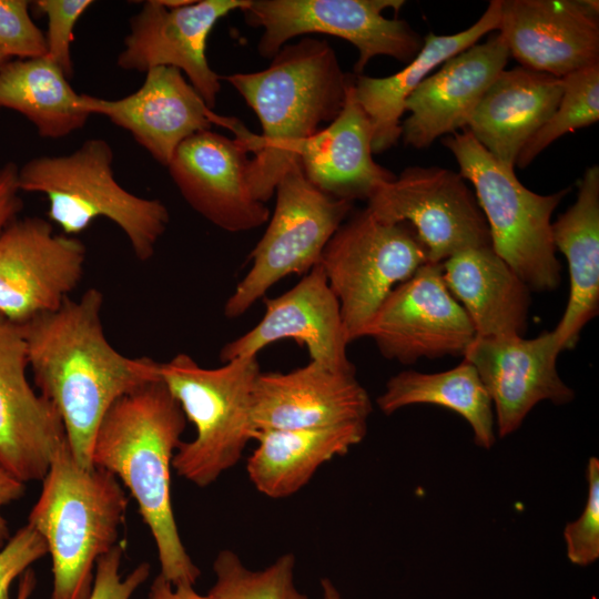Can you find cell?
I'll use <instances>...</instances> for the list:
<instances>
[{"mask_svg":"<svg viewBox=\"0 0 599 599\" xmlns=\"http://www.w3.org/2000/svg\"><path fill=\"white\" fill-rule=\"evenodd\" d=\"M267 227L250 253L252 265L224 304V315L237 318L288 275L309 272L353 203L315 187L294 162L282 175Z\"/></svg>","mask_w":599,"mask_h":599,"instance_id":"9c48e42d","label":"cell"},{"mask_svg":"<svg viewBox=\"0 0 599 599\" xmlns=\"http://www.w3.org/2000/svg\"><path fill=\"white\" fill-rule=\"evenodd\" d=\"M19 166L8 162L0 167V235L18 219L23 207L18 184Z\"/></svg>","mask_w":599,"mask_h":599,"instance_id":"74e56055","label":"cell"},{"mask_svg":"<svg viewBox=\"0 0 599 599\" xmlns=\"http://www.w3.org/2000/svg\"><path fill=\"white\" fill-rule=\"evenodd\" d=\"M588 496L579 518L566 525L564 539L569 561L587 567L599 559V459L587 464Z\"/></svg>","mask_w":599,"mask_h":599,"instance_id":"d6a6232c","label":"cell"},{"mask_svg":"<svg viewBox=\"0 0 599 599\" xmlns=\"http://www.w3.org/2000/svg\"><path fill=\"white\" fill-rule=\"evenodd\" d=\"M248 154L247 142L206 130L183 141L166 167L195 212L219 229L245 232L271 216L266 204L251 192Z\"/></svg>","mask_w":599,"mask_h":599,"instance_id":"2e32d148","label":"cell"},{"mask_svg":"<svg viewBox=\"0 0 599 599\" xmlns=\"http://www.w3.org/2000/svg\"><path fill=\"white\" fill-rule=\"evenodd\" d=\"M129 499L112 473L81 467L68 441L60 448L28 517L52 559L50 599H88L98 558L119 542Z\"/></svg>","mask_w":599,"mask_h":599,"instance_id":"277c9868","label":"cell"},{"mask_svg":"<svg viewBox=\"0 0 599 599\" xmlns=\"http://www.w3.org/2000/svg\"><path fill=\"white\" fill-rule=\"evenodd\" d=\"M560 101L546 123L521 149L516 166H528L554 141L599 120V64L561 78Z\"/></svg>","mask_w":599,"mask_h":599,"instance_id":"4dcf8cb0","label":"cell"},{"mask_svg":"<svg viewBox=\"0 0 599 599\" xmlns=\"http://www.w3.org/2000/svg\"><path fill=\"white\" fill-rule=\"evenodd\" d=\"M441 274L476 336H524L530 288L491 245L454 254L441 262Z\"/></svg>","mask_w":599,"mask_h":599,"instance_id":"d4e9b609","label":"cell"},{"mask_svg":"<svg viewBox=\"0 0 599 599\" xmlns=\"http://www.w3.org/2000/svg\"><path fill=\"white\" fill-rule=\"evenodd\" d=\"M37 585L35 573L32 569L26 570L19 579L16 599H30Z\"/></svg>","mask_w":599,"mask_h":599,"instance_id":"60d3db41","label":"cell"},{"mask_svg":"<svg viewBox=\"0 0 599 599\" xmlns=\"http://www.w3.org/2000/svg\"><path fill=\"white\" fill-rule=\"evenodd\" d=\"M560 352L552 331L529 339L475 336L467 346L463 358L476 368L493 402L500 438L516 432L539 402L573 399L557 370Z\"/></svg>","mask_w":599,"mask_h":599,"instance_id":"ac0fdd59","label":"cell"},{"mask_svg":"<svg viewBox=\"0 0 599 599\" xmlns=\"http://www.w3.org/2000/svg\"><path fill=\"white\" fill-rule=\"evenodd\" d=\"M500 0H491L471 27L451 35L429 32L417 55L407 65L388 77L355 75V98L367 115L372 130L373 153H382L402 136L405 102L429 73L449 58L463 52L490 31L498 30Z\"/></svg>","mask_w":599,"mask_h":599,"instance_id":"484cf974","label":"cell"},{"mask_svg":"<svg viewBox=\"0 0 599 599\" xmlns=\"http://www.w3.org/2000/svg\"><path fill=\"white\" fill-rule=\"evenodd\" d=\"M475 336L444 282L441 263L429 262L389 293L364 335L385 358L405 365L423 357L463 356Z\"/></svg>","mask_w":599,"mask_h":599,"instance_id":"7c38bea8","label":"cell"},{"mask_svg":"<svg viewBox=\"0 0 599 599\" xmlns=\"http://www.w3.org/2000/svg\"><path fill=\"white\" fill-rule=\"evenodd\" d=\"M186 422L159 378L113 403L92 449L93 466L112 473L136 501L155 544L160 573L174 586H194L201 576L180 537L171 500L172 461Z\"/></svg>","mask_w":599,"mask_h":599,"instance_id":"7a4b0ae2","label":"cell"},{"mask_svg":"<svg viewBox=\"0 0 599 599\" xmlns=\"http://www.w3.org/2000/svg\"><path fill=\"white\" fill-rule=\"evenodd\" d=\"M27 0H0V49L11 59L47 53L44 32L33 22Z\"/></svg>","mask_w":599,"mask_h":599,"instance_id":"e575fe53","label":"cell"},{"mask_svg":"<svg viewBox=\"0 0 599 599\" xmlns=\"http://www.w3.org/2000/svg\"><path fill=\"white\" fill-rule=\"evenodd\" d=\"M323 599H342L337 588L328 578L321 580Z\"/></svg>","mask_w":599,"mask_h":599,"instance_id":"b9f144b4","label":"cell"},{"mask_svg":"<svg viewBox=\"0 0 599 599\" xmlns=\"http://www.w3.org/2000/svg\"><path fill=\"white\" fill-rule=\"evenodd\" d=\"M85 245L42 217L14 220L0 235V314L17 324L58 309L80 284Z\"/></svg>","mask_w":599,"mask_h":599,"instance_id":"4fadbf2b","label":"cell"},{"mask_svg":"<svg viewBox=\"0 0 599 599\" xmlns=\"http://www.w3.org/2000/svg\"><path fill=\"white\" fill-rule=\"evenodd\" d=\"M354 77L343 71L332 45L315 38L285 44L262 71L221 75L262 125L247 167L257 201L272 199L301 143L338 115Z\"/></svg>","mask_w":599,"mask_h":599,"instance_id":"3957f363","label":"cell"},{"mask_svg":"<svg viewBox=\"0 0 599 599\" xmlns=\"http://www.w3.org/2000/svg\"><path fill=\"white\" fill-rule=\"evenodd\" d=\"M367 424L298 429H257L247 476L257 491L273 499L300 491L317 469L344 456L366 436Z\"/></svg>","mask_w":599,"mask_h":599,"instance_id":"83f0119b","label":"cell"},{"mask_svg":"<svg viewBox=\"0 0 599 599\" xmlns=\"http://www.w3.org/2000/svg\"><path fill=\"white\" fill-rule=\"evenodd\" d=\"M113 159L105 140L91 138L69 154L29 160L19 167L18 184L20 191L45 195L48 217L62 234L74 236L97 219H108L123 231L135 257L144 262L154 255L170 214L160 200L122 187L114 177Z\"/></svg>","mask_w":599,"mask_h":599,"instance_id":"5b68a950","label":"cell"},{"mask_svg":"<svg viewBox=\"0 0 599 599\" xmlns=\"http://www.w3.org/2000/svg\"><path fill=\"white\" fill-rule=\"evenodd\" d=\"M598 1L500 0L498 33L520 67L562 78L599 64Z\"/></svg>","mask_w":599,"mask_h":599,"instance_id":"d6986e66","label":"cell"},{"mask_svg":"<svg viewBox=\"0 0 599 599\" xmlns=\"http://www.w3.org/2000/svg\"><path fill=\"white\" fill-rule=\"evenodd\" d=\"M355 374L314 362L287 373L261 372L252 395L254 430L367 424L373 405Z\"/></svg>","mask_w":599,"mask_h":599,"instance_id":"44dd1931","label":"cell"},{"mask_svg":"<svg viewBox=\"0 0 599 599\" xmlns=\"http://www.w3.org/2000/svg\"><path fill=\"white\" fill-rule=\"evenodd\" d=\"M20 324L0 314V467L23 484L42 480L68 441L53 404L28 382Z\"/></svg>","mask_w":599,"mask_h":599,"instance_id":"e0dca14e","label":"cell"},{"mask_svg":"<svg viewBox=\"0 0 599 599\" xmlns=\"http://www.w3.org/2000/svg\"><path fill=\"white\" fill-rule=\"evenodd\" d=\"M561 94V78L524 67L505 69L466 129L499 163L515 170L521 149L554 113Z\"/></svg>","mask_w":599,"mask_h":599,"instance_id":"cb8c5ba5","label":"cell"},{"mask_svg":"<svg viewBox=\"0 0 599 599\" xmlns=\"http://www.w3.org/2000/svg\"><path fill=\"white\" fill-rule=\"evenodd\" d=\"M47 554L44 539L30 525L18 529L0 550V599H10L13 580Z\"/></svg>","mask_w":599,"mask_h":599,"instance_id":"8d00e7d4","label":"cell"},{"mask_svg":"<svg viewBox=\"0 0 599 599\" xmlns=\"http://www.w3.org/2000/svg\"><path fill=\"white\" fill-rule=\"evenodd\" d=\"M295 556H280L262 570L246 568L230 549L221 550L214 559L215 582L209 595L213 599H309L294 582Z\"/></svg>","mask_w":599,"mask_h":599,"instance_id":"1f68e13d","label":"cell"},{"mask_svg":"<svg viewBox=\"0 0 599 599\" xmlns=\"http://www.w3.org/2000/svg\"><path fill=\"white\" fill-rule=\"evenodd\" d=\"M508 48L499 33L446 60L405 102L409 115L402 122V139L415 149L466 129L483 95L506 69Z\"/></svg>","mask_w":599,"mask_h":599,"instance_id":"7402d4cb","label":"cell"},{"mask_svg":"<svg viewBox=\"0 0 599 599\" xmlns=\"http://www.w3.org/2000/svg\"><path fill=\"white\" fill-rule=\"evenodd\" d=\"M0 108L22 114L43 139L68 136L90 118L81 94L45 55L8 60L0 67Z\"/></svg>","mask_w":599,"mask_h":599,"instance_id":"f1b7e54d","label":"cell"},{"mask_svg":"<svg viewBox=\"0 0 599 599\" xmlns=\"http://www.w3.org/2000/svg\"><path fill=\"white\" fill-rule=\"evenodd\" d=\"M10 60V58L0 49V67Z\"/></svg>","mask_w":599,"mask_h":599,"instance_id":"7bdbcfd3","label":"cell"},{"mask_svg":"<svg viewBox=\"0 0 599 599\" xmlns=\"http://www.w3.org/2000/svg\"><path fill=\"white\" fill-rule=\"evenodd\" d=\"M318 263L352 343L364 337L389 293L428 263V255L408 223L384 222L366 207L337 229Z\"/></svg>","mask_w":599,"mask_h":599,"instance_id":"ba28073f","label":"cell"},{"mask_svg":"<svg viewBox=\"0 0 599 599\" xmlns=\"http://www.w3.org/2000/svg\"><path fill=\"white\" fill-rule=\"evenodd\" d=\"M93 4L91 0H37L31 6L45 16V57L69 78L73 75L71 43L74 28L81 16Z\"/></svg>","mask_w":599,"mask_h":599,"instance_id":"836d02e7","label":"cell"},{"mask_svg":"<svg viewBox=\"0 0 599 599\" xmlns=\"http://www.w3.org/2000/svg\"><path fill=\"white\" fill-rule=\"evenodd\" d=\"M367 202L377 219L408 223L426 247L429 263H441L469 247L491 245L476 196L457 172L408 166L379 185Z\"/></svg>","mask_w":599,"mask_h":599,"instance_id":"8fae6325","label":"cell"},{"mask_svg":"<svg viewBox=\"0 0 599 599\" xmlns=\"http://www.w3.org/2000/svg\"><path fill=\"white\" fill-rule=\"evenodd\" d=\"M372 139V125L355 98L353 80L338 115L301 143L297 162L322 192L352 203L367 201L379 185L396 177L374 161Z\"/></svg>","mask_w":599,"mask_h":599,"instance_id":"603a6c76","label":"cell"},{"mask_svg":"<svg viewBox=\"0 0 599 599\" xmlns=\"http://www.w3.org/2000/svg\"><path fill=\"white\" fill-rule=\"evenodd\" d=\"M376 403L385 415L415 404L441 406L466 419L477 446L490 449L496 441L493 402L476 368L466 359L440 373L400 372L388 379Z\"/></svg>","mask_w":599,"mask_h":599,"instance_id":"f546056e","label":"cell"},{"mask_svg":"<svg viewBox=\"0 0 599 599\" xmlns=\"http://www.w3.org/2000/svg\"><path fill=\"white\" fill-rule=\"evenodd\" d=\"M247 0H191L169 8L148 0L130 20V33L116 64L124 70L146 72L156 67L179 69L210 109L221 91V75L206 58V41L215 23Z\"/></svg>","mask_w":599,"mask_h":599,"instance_id":"9a60e30c","label":"cell"},{"mask_svg":"<svg viewBox=\"0 0 599 599\" xmlns=\"http://www.w3.org/2000/svg\"><path fill=\"white\" fill-rule=\"evenodd\" d=\"M261 373L257 356L231 359L216 368L200 366L180 353L160 363V376L195 427L191 441H181L172 469L204 488L242 458L253 440L252 395Z\"/></svg>","mask_w":599,"mask_h":599,"instance_id":"8992f818","label":"cell"},{"mask_svg":"<svg viewBox=\"0 0 599 599\" xmlns=\"http://www.w3.org/2000/svg\"><path fill=\"white\" fill-rule=\"evenodd\" d=\"M146 599H213L209 593L201 595L194 586L172 585L159 573L151 583Z\"/></svg>","mask_w":599,"mask_h":599,"instance_id":"ab89813d","label":"cell"},{"mask_svg":"<svg viewBox=\"0 0 599 599\" xmlns=\"http://www.w3.org/2000/svg\"><path fill=\"white\" fill-rule=\"evenodd\" d=\"M125 544L119 541L95 562V573L88 599H130L133 592L149 578V562L138 565L124 579L120 566Z\"/></svg>","mask_w":599,"mask_h":599,"instance_id":"d590c367","label":"cell"},{"mask_svg":"<svg viewBox=\"0 0 599 599\" xmlns=\"http://www.w3.org/2000/svg\"><path fill=\"white\" fill-rule=\"evenodd\" d=\"M459 174L470 181L487 221L494 251L534 291H554L561 266L552 241L551 216L569 189L541 195L524 186L515 170L499 163L468 129L441 140Z\"/></svg>","mask_w":599,"mask_h":599,"instance_id":"52a82bcc","label":"cell"},{"mask_svg":"<svg viewBox=\"0 0 599 599\" xmlns=\"http://www.w3.org/2000/svg\"><path fill=\"white\" fill-rule=\"evenodd\" d=\"M103 294L88 288L55 311L21 324L29 367L40 394L62 420L70 449L92 468L99 425L120 397L161 378L160 362L128 357L108 341L101 319Z\"/></svg>","mask_w":599,"mask_h":599,"instance_id":"6da1fadb","label":"cell"},{"mask_svg":"<svg viewBox=\"0 0 599 599\" xmlns=\"http://www.w3.org/2000/svg\"><path fill=\"white\" fill-rule=\"evenodd\" d=\"M556 250L567 260L570 292L552 331L561 352L572 348L581 329L599 309V166H589L578 184L576 202L551 224Z\"/></svg>","mask_w":599,"mask_h":599,"instance_id":"4316f807","label":"cell"},{"mask_svg":"<svg viewBox=\"0 0 599 599\" xmlns=\"http://www.w3.org/2000/svg\"><path fill=\"white\" fill-rule=\"evenodd\" d=\"M145 73L139 90L118 100L82 93V109L126 130L164 166L183 141L213 125L229 129L247 143L255 138L238 119L213 112L179 69L156 67Z\"/></svg>","mask_w":599,"mask_h":599,"instance_id":"5bb4252c","label":"cell"},{"mask_svg":"<svg viewBox=\"0 0 599 599\" xmlns=\"http://www.w3.org/2000/svg\"><path fill=\"white\" fill-rule=\"evenodd\" d=\"M265 313L250 331L226 343L220 359L226 363L252 357L266 346L291 338L308 351L311 362L332 369L356 373L347 356L339 303L317 263L292 288L276 297H263Z\"/></svg>","mask_w":599,"mask_h":599,"instance_id":"ffe728a7","label":"cell"},{"mask_svg":"<svg viewBox=\"0 0 599 599\" xmlns=\"http://www.w3.org/2000/svg\"><path fill=\"white\" fill-rule=\"evenodd\" d=\"M24 490L26 484L0 467V550L11 537L8 522L1 514V509L10 502L23 497Z\"/></svg>","mask_w":599,"mask_h":599,"instance_id":"f35d334b","label":"cell"},{"mask_svg":"<svg viewBox=\"0 0 599 599\" xmlns=\"http://www.w3.org/2000/svg\"><path fill=\"white\" fill-rule=\"evenodd\" d=\"M403 0H247L241 10L245 23L262 28L257 44L261 57L272 59L288 40L309 33L338 37L358 50L355 75L377 55L410 62L424 39L400 19L383 12H398Z\"/></svg>","mask_w":599,"mask_h":599,"instance_id":"30bf717a","label":"cell"}]
</instances>
